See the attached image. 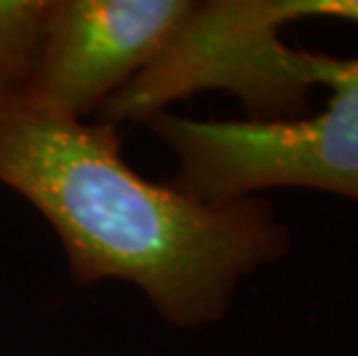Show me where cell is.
<instances>
[{"instance_id": "3", "label": "cell", "mask_w": 358, "mask_h": 356, "mask_svg": "<svg viewBox=\"0 0 358 356\" xmlns=\"http://www.w3.org/2000/svg\"><path fill=\"white\" fill-rule=\"evenodd\" d=\"M176 160L169 183L201 201L308 187L358 201V79L333 86L326 109L285 120H217L162 111L146 123Z\"/></svg>"}, {"instance_id": "2", "label": "cell", "mask_w": 358, "mask_h": 356, "mask_svg": "<svg viewBox=\"0 0 358 356\" xmlns=\"http://www.w3.org/2000/svg\"><path fill=\"white\" fill-rule=\"evenodd\" d=\"M303 19L358 26V0H206L194 3L171 44L104 104L113 127L146 125L201 90H227L252 120L299 118L317 86L322 54L294 49L280 33Z\"/></svg>"}, {"instance_id": "5", "label": "cell", "mask_w": 358, "mask_h": 356, "mask_svg": "<svg viewBox=\"0 0 358 356\" xmlns=\"http://www.w3.org/2000/svg\"><path fill=\"white\" fill-rule=\"evenodd\" d=\"M51 7L53 0H0V107L26 97Z\"/></svg>"}, {"instance_id": "6", "label": "cell", "mask_w": 358, "mask_h": 356, "mask_svg": "<svg viewBox=\"0 0 358 356\" xmlns=\"http://www.w3.org/2000/svg\"><path fill=\"white\" fill-rule=\"evenodd\" d=\"M358 79V58H331L324 56L322 72H319V83L322 86H335L338 81Z\"/></svg>"}, {"instance_id": "1", "label": "cell", "mask_w": 358, "mask_h": 356, "mask_svg": "<svg viewBox=\"0 0 358 356\" xmlns=\"http://www.w3.org/2000/svg\"><path fill=\"white\" fill-rule=\"evenodd\" d=\"M0 185L56 232L74 283H125L180 331L222 322L241 285L292 248L266 197L201 201L136 171L118 127L21 100L0 107Z\"/></svg>"}, {"instance_id": "4", "label": "cell", "mask_w": 358, "mask_h": 356, "mask_svg": "<svg viewBox=\"0 0 358 356\" xmlns=\"http://www.w3.org/2000/svg\"><path fill=\"white\" fill-rule=\"evenodd\" d=\"M194 0H53L33 81L21 102L72 118L102 111L148 70Z\"/></svg>"}]
</instances>
